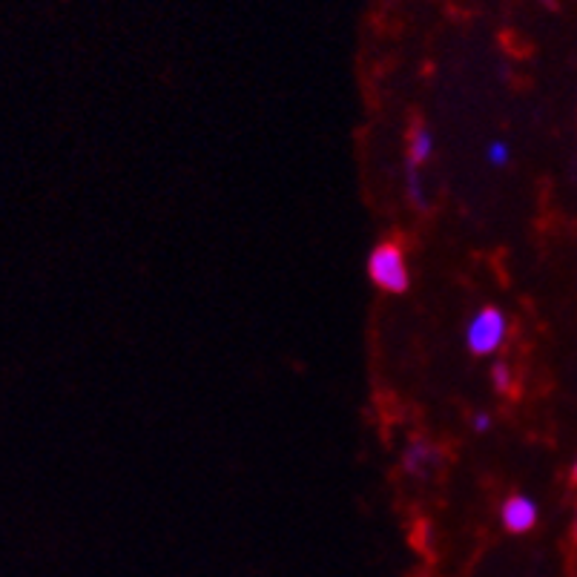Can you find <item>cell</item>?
Wrapping results in <instances>:
<instances>
[{"instance_id":"6da1fadb","label":"cell","mask_w":577,"mask_h":577,"mask_svg":"<svg viewBox=\"0 0 577 577\" xmlns=\"http://www.w3.org/2000/svg\"><path fill=\"white\" fill-rule=\"evenodd\" d=\"M368 279L391 296H400L411 288V270L400 242L385 239L368 253Z\"/></svg>"},{"instance_id":"7a4b0ae2","label":"cell","mask_w":577,"mask_h":577,"mask_svg":"<svg viewBox=\"0 0 577 577\" xmlns=\"http://www.w3.org/2000/svg\"><path fill=\"white\" fill-rule=\"evenodd\" d=\"M509 336V319L500 308H480L468 319L466 345L474 356H494Z\"/></svg>"},{"instance_id":"3957f363","label":"cell","mask_w":577,"mask_h":577,"mask_svg":"<svg viewBox=\"0 0 577 577\" xmlns=\"http://www.w3.org/2000/svg\"><path fill=\"white\" fill-rule=\"evenodd\" d=\"M500 523L511 534H526L537 526V503L529 494H511L500 506Z\"/></svg>"},{"instance_id":"277c9868","label":"cell","mask_w":577,"mask_h":577,"mask_svg":"<svg viewBox=\"0 0 577 577\" xmlns=\"http://www.w3.org/2000/svg\"><path fill=\"white\" fill-rule=\"evenodd\" d=\"M402 466L408 474H417V477H425L428 471L440 466V448L431 445L428 440H411L405 454H402Z\"/></svg>"},{"instance_id":"5b68a950","label":"cell","mask_w":577,"mask_h":577,"mask_svg":"<svg viewBox=\"0 0 577 577\" xmlns=\"http://www.w3.org/2000/svg\"><path fill=\"white\" fill-rule=\"evenodd\" d=\"M434 156V133L422 124H414L408 133V153H405V164L411 167H422Z\"/></svg>"},{"instance_id":"8992f818","label":"cell","mask_w":577,"mask_h":577,"mask_svg":"<svg viewBox=\"0 0 577 577\" xmlns=\"http://www.w3.org/2000/svg\"><path fill=\"white\" fill-rule=\"evenodd\" d=\"M405 193H408V199H411V204H414L417 210L428 207V193H425V184H422L420 167L405 164Z\"/></svg>"},{"instance_id":"52a82bcc","label":"cell","mask_w":577,"mask_h":577,"mask_svg":"<svg viewBox=\"0 0 577 577\" xmlns=\"http://www.w3.org/2000/svg\"><path fill=\"white\" fill-rule=\"evenodd\" d=\"M511 382H514L511 365L503 362V359H497V362L491 365V385H494V391H497V394H509Z\"/></svg>"},{"instance_id":"ba28073f","label":"cell","mask_w":577,"mask_h":577,"mask_svg":"<svg viewBox=\"0 0 577 577\" xmlns=\"http://www.w3.org/2000/svg\"><path fill=\"white\" fill-rule=\"evenodd\" d=\"M486 161H489L491 167H506L511 161V147L506 141H491L489 147H486Z\"/></svg>"},{"instance_id":"9c48e42d","label":"cell","mask_w":577,"mask_h":577,"mask_svg":"<svg viewBox=\"0 0 577 577\" xmlns=\"http://www.w3.org/2000/svg\"><path fill=\"white\" fill-rule=\"evenodd\" d=\"M491 425H494V420H491V414H486V411H477V414L471 417V431H474V434H489Z\"/></svg>"},{"instance_id":"30bf717a","label":"cell","mask_w":577,"mask_h":577,"mask_svg":"<svg viewBox=\"0 0 577 577\" xmlns=\"http://www.w3.org/2000/svg\"><path fill=\"white\" fill-rule=\"evenodd\" d=\"M569 474H572V480L577 483V457H575V463H572V471H569Z\"/></svg>"},{"instance_id":"8fae6325","label":"cell","mask_w":577,"mask_h":577,"mask_svg":"<svg viewBox=\"0 0 577 577\" xmlns=\"http://www.w3.org/2000/svg\"><path fill=\"white\" fill-rule=\"evenodd\" d=\"M575 540H577V514H575Z\"/></svg>"}]
</instances>
